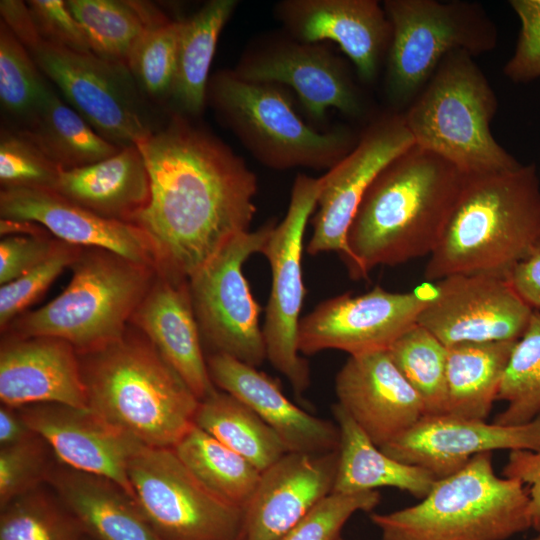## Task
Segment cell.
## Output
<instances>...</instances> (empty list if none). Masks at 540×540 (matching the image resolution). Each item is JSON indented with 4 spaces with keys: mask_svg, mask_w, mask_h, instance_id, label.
Returning a JSON list of instances; mask_svg holds the SVG:
<instances>
[{
    "mask_svg": "<svg viewBox=\"0 0 540 540\" xmlns=\"http://www.w3.org/2000/svg\"><path fill=\"white\" fill-rule=\"evenodd\" d=\"M66 3L83 28L91 52L127 67L154 7L142 2L118 0H68Z\"/></svg>",
    "mask_w": 540,
    "mask_h": 540,
    "instance_id": "obj_35",
    "label": "cell"
},
{
    "mask_svg": "<svg viewBox=\"0 0 540 540\" xmlns=\"http://www.w3.org/2000/svg\"><path fill=\"white\" fill-rule=\"evenodd\" d=\"M129 324L151 342L199 400L217 389L209 375L188 280L157 271Z\"/></svg>",
    "mask_w": 540,
    "mask_h": 540,
    "instance_id": "obj_25",
    "label": "cell"
},
{
    "mask_svg": "<svg viewBox=\"0 0 540 540\" xmlns=\"http://www.w3.org/2000/svg\"><path fill=\"white\" fill-rule=\"evenodd\" d=\"M507 403L494 423L520 425L540 414V311L534 310L524 334L516 341L498 392Z\"/></svg>",
    "mask_w": 540,
    "mask_h": 540,
    "instance_id": "obj_37",
    "label": "cell"
},
{
    "mask_svg": "<svg viewBox=\"0 0 540 540\" xmlns=\"http://www.w3.org/2000/svg\"><path fill=\"white\" fill-rule=\"evenodd\" d=\"M26 49L69 106L107 141L120 148L137 145L157 129L125 65L43 39Z\"/></svg>",
    "mask_w": 540,
    "mask_h": 540,
    "instance_id": "obj_11",
    "label": "cell"
},
{
    "mask_svg": "<svg viewBox=\"0 0 540 540\" xmlns=\"http://www.w3.org/2000/svg\"><path fill=\"white\" fill-rule=\"evenodd\" d=\"M540 175L534 164L466 176L425 267L430 281L456 274L508 278L540 245Z\"/></svg>",
    "mask_w": 540,
    "mask_h": 540,
    "instance_id": "obj_3",
    "label": "cell"
},
{
    "mask_svg": "<svg viewBox=\"0 0 540 540\" xmlns=\"http://www.w3.org/2000/svg\"><path fill=\"white\" fill-rule=\"evenodd\" d=\"M391 24L384 90L393 111L409 107L453 51L476 57L493 50L497 29L479 3L385 0Z\"/></svg>",
    "mask_w": 540,
    "mask_h": 540,
    "instance_id": "obj_9",
    "label": "cell"
},
{
    "mask_svg": "<svg viewBox=\"0 0 540 540\" xmlns=\"http://www.w3.org/2000/svg\"><path fill=\"white\" fill-rule=\"evenodd\" d=\"M238 540V539H237Z\"/></svg>",
    "mask_w": 540,
    "mask_h": 540,
    "instance_id": "obj_56",
    "label": "cell"
},
{
    "mask_svg": "<svg viewBox=\"0 0 540 540\" xmlns=\"http://www.w3.org/2000/svg\"><path fill=\"white\" fill-rule=\"evenodd\" d=\"M465 51L449 53L402 112L414 144L453 164L466 176L501 173L520 164L490 128L497 98L488 79Z\"/></svg>",
    "mask_w": 540,
    "mask_h": 540,
    "instance_id": "obj_6",
    "label": "cell"
},
{
    "mask_svg": "<svg viewBox=\"0 0 540 540\" xmlns=\"http://www.w3.org/2000/svg\"><path fill=\"white\" fill-rule=\"evenodd\" d=\"M338 450L287 452L261 472L238 540H277L333 493Z\"/></svg>",
    "mask_w": 540,
    "mask_h": 540,
    "instance_id": "obj_21",
    "label": "cell"
},
{
    "mask_svg": "<svg viewBox=\"0 0 540 540\" xmlns=\"http://www.w3.org/2000/svg\"><path fill=\"white\" fill-rule=\"evenodd\" d=\"M529 504L528 488L497 476L486 452L437 479L419 503L370 519L381 540H508L532 528Z\"/></svg>",
    "mask_w": 540,
    "mask_h": 540,
    "instance_id": "obj_5",
    "label": "cell"
},
{
    "mask_svg": "<svg viewBox=\"0 0 540 540\" xmlns=\"http://www.w3.org/2000/svg\"><path fill=\"white\" fill-rule=\"evenodd\" d=\"M502 476L522 482L529 492L532 528L540 530V450L510 451Z\"/></svg>",
    "mask_w": 540,
    "mask_h": 540,
    "instance_id": "obj_48",
    "label": "cell"
},
{
    "mask_svg": "<svg viewBox=\"0 0 540 540\" xmlns=\"http://www.w3.org/2000/svg\"><path fill=\"white\" fill-rule=\"evenodd\" d=\"M37 434L26 424L19 410L7 405L0 407V446L17 444Z\"/></svg>",
    "mask_w": 540,
    "mask_h": 540,
    "instance_id": "obj_51",
    "label": "cell"
},
{
    "mask_svg": "<svg viewBox=\"0 0 540 540\" xmlns=\"http://www.w3.org/2000/svg\"><path fill=\"white\" fill-rule=\"evenodd\" d=\"M172 449L204 487L222 500L245 508L261 475L248 460L195 424Z\"/></svg>",
    "mask_w": 540,
    "mask_h": 540,
    "instance_id": "obj_34",
    "label": "cell"
},
{
    "mask_svg": "<svg viewBox=\"0 0 540 540\" xmlns=\"http://www.w3.org/2000/svg\"><path fill=\"white\" fill-rule=\"evenodd\" d=\"M514 289L533 309H540V245L509 276Z\"/></svg>",
    "mask_w": 540,
    "mask_h": 540,
    "instance_id": "obj_49",
    "label": "cell"
},
{
    "mask_svg": "<svg viewBox=\"0 0 540 540\" xmlns=\"http://www.w3.org/2000/svg\"><path fill=\"white\" fill-rule=\"evenodd\" d=\"M390 457L422 467L441 479L461 470L478 454L494 450H540V414L520 425L487 423L449 414L425 415L381 446Z\"/></svg>",
    "mask_w": 540,
    "mask_h": 540,
    "instance_id": "obj_18",
    "label": "cell"
},
{
    "mask_svg": "<svg viewBox=\"0 0 540 540\" xmlns=\"http://www.w3.org/2000/svg\"><path fill=\"white\" fill-rule=\"evenodd\" d=\"M61 170L18 129H1V189L55 191Z\"/></svg>",
    "mask_w": 540,
    "mask_h": 540,
    "instance_id": "obj_41",
    "label": "cell"
},
{
    "mask_svg": "<svg viewBox=\"0 0 540 540\" xmlns=\"http://www.w3.org/2000/svg\"><path fill=\"white\" fill-rule=\"evenodd\" d=\"M0 14L1 21L6 24L25 48L42 39L33 22L27 3L18 0H1Z\"/></svg>",
    "mask_w": 540,
    "mask_h": 540,
    "instance_id": "obj_50",
    "label": "cell"
},
{
    "mask_svg": "<svg viewBox=\"0 0 540 540\" xmlns=\"http://www.w3.org/2000/svg\"><path fill=\"white\" fill-rule=\"evenodd\" d=\"M1 219L32 222L58 240L81 248H100L158 269L149 236L135 224L102 217L52 190H0Z\"/></svg>",
    "mask_w": 540,
    "mask_h": 540,
    "instance_id": "obj_22",
    "label": "cell"
},
{
    "mask_svg": "<svg viewBox=\"0 0 540 540\" xmlns=\"http://www.w3.org/2000/svg\"><path fill=\"white\" fill-rule=\"evenodd\" d=\"M539 175H540V172H539Z\"/></svg>",
    "mask_w": 540,
    "mask_h": 540,
    "instance_id": "obj_55",
    "label": "cell"
},
{
    "mask_svg": "<svg viewBox=\"0 0 540 540\" xmlns=\"http://www.w3.org/2000/svg\"><path fill=\"white\" fill-rule=\"evenodd\" d=\"M47 443L38 435L0 448V509L48 482L54 468Z\"/></svg>",
    "mask_w": 540,
    "mask_h": 540,
    "instance_id": "obj_42",
    "label": "cell"
},
{
    "mask_svg": "<svg viewBox=\"0 0 540 540\" xmlns=\"http://www.w3.org/2000/svg\"><path fill=\"white\" fill-rule=\"evenodd\" d=\"M377 490L332 493L277 540H338L357 512H371L380 503Z\"/></svg>",
    "mask_w": 540,
    "mask_h": 540,
    "instance_id": "obj_43",
    "label": "cell"
},
{
    "mask_svg": "<svg viewBox=\"0 0 540 540\" xmlns=\"http://www.w3.org/2000/svg\"><path fill=\"white\" fill-rule=\"evenodd\" d=\"M17 409L59 464L107 478L134 499L128 467L145 445L90 409L56 403Z\"/></svg>",
    "mask_w": 540,
    "mask_h": 540,
    "instance_id": "obj_19",
    "label": "cell"
},
{
    "mask_svg": "<svg viewBox=\"0 0 540 540\" xmlns=\"http://www.w3.org/2000/svg\"><path fill=\"white\" fill-rule=\"evenodd\" d=\"M516 341L461 343L447 347V413L486 420L497 400Z\"/></svg>",
    "mask_w": 540,
    "mask_h": 540,
    "instance_id": "obj_30",
    "label": "cell"
},
{
    "mask_svg": "<svg viewBox=\"0 0 540 540\" xmlns=\"http://www.w3.org/2000/svg\"><path fill=\"white\" fill-rule=\"evenodd\" d=\"M237 5L236 0H210L183 19L170 96L178 114L198 116L204 110L217 41Z\"/></svg>",
    "mask_w": 540,
    "mask_h": 540,
    "instance_id": "obj_31",
    "label": "cell"
},
{
    "mask_svg": "<svg viewBox=\"0 0 540 540\" xmlns=\"http://www.w3.org/2000/svg\"><path fill=\"white\" fill-rule=\"evenodd\" d=\"M413 144L402 112L375 118L359 134L356 146L322 175L307 253L334 251L345 258L347 234L368 187L392 159Z\"/></svg>",
    "mask_w": 540,
    "mask_h": 540,
    "instance_id": "obj_17",
    "label": "cell"
},
{
    "mask_svg": "<svg viewBox=\"0 0 540 540\" xmlns=\"http://www.w3.org/2000/svg\"><path fill=\"white\" fill-rule=\"evenodd\" d=\"M521 28L513 56L503 68L513 82L525 83L540 77V0H512Z\"/></svg>",
    "mask_w": 540,
    "mask_h": 540,
    "instance_id": "obj_45",
    "label": "cell"
},
{
    "mask_svg": "<svg viewBox=\"0 0 540 540\" xmlns=\"http://www.w3.org/2000/svg\"><path fill=\"white\" fill-rule=\"evenodd\" d=\"M284 86L240 78L233 69L210 77L207 102L221 122L263 165L331 169L357 144L345 126L320 132L296 113Z\"/></svg>",
    "mask_w": 540,
    "mask_h": 540,
    "instance_id": "obj_8",
    "label": "cell"
},
{
    "mask_svg": "<svg viewBox=\"0 0 540 540\" xmlns=\"http://www.w3.org/2000/svg\"><path fill=\"white\" fill-rule=\"evenodd\" d=\"M332 413L340 432L333 493H358L390 487L421 500L430 492L437 480L431 472L384 453L337 403L333 404Z\"/></svg>",
    "mask_w": 540,
    "mask_h": 540,
    "instance_id": "obj_29",
    "label": "cell"
},
{
    "mask_svg": "<svg viewBox=\"0 0 540 540\" xmlns=\"http://www.w3.org/2000/svg\"><path fill=\"white\" fill-rule=\"evenodd\" d=\"M530 540H540V530L537 531V535L534 536V537H533L532 539H530Z\"/></svg>",
    "mask_w": 540,
    "mask_h": 540,
    "instance_id": "obj_52",
    "label": "cell"
},
{
    "mask_svg": "<svg viewBox=\"0 0 540 540\" xmlns=\"http://www.w3.org/2000/svg\"><path fill=\"white\" fill-rule=\"evenodd\" d=\"M206 360L216 388L249 406L274 430L288 452L338 450L340 432L336 422L311 415L293 404L272 377L227 355L209 354Z\"/></svg>",
    "mask_w": 540,
    "mask_h": 540,
    "instance_id": "obj_26",
    "label": "cell"
},
{
    "mask_svg": "<svg viewBox=\"0 0 540 540\" xmlns=\"http://www.w3.org/2000/svg\"><path fill=\"white\" fill-rule=\"evenodd\" d=\"M275 225L270 220L238 234L188 280L203 347L209 354L227 355L256 368L267 359L262 307L243 266L252 255L263 253Z\"/></svg>",
    "mask_w": 540,
    "mask_h": 540,
    "instance_id": "obj_10",
    "label": "cell"
},
{
    "mask_svg": "<svg viewBox=\"0 0 540 540\" xmlns=\"http://www.w3.org/2000/svg\"><path fill=\"white\" fill-rule=\"evenodd\" d=\"M78 355L89 409L143 445L173 448L194 424L200 400L132 325Z\"/></svg>",
    "mask_w": 540,
    "mask_h": 540,
    "instance_id": "obj_4",
    "label": "cell"
},
{
    "mask_svg": "<svg viewBox=\"0 0 540 540\" xmlns=\"http://www.w3.org/2000/svg\"><path fill=\"white\" fill-rule=\"evenodd\" d=\"M0 400L13 408L56 403L89 409L76 349L56 337L4 333Z\"/></svg>",
    "mask_w": 540,
    "mask_h": 540,
    "instance_id": "obj_24",
    "label": "cell"
},
{
    "mask_svg": "<svg viewBox=\"0 0 540 540\" xmlns=\"http://www.w3.org/2000/svg\"><path fill=\"white\" fill-rule=\"evenodd\" d=\"M335 393L337 404L378 447L426 415L421 398L387 350L350 356L336 375Z\"/></svg>",
    "mask_w": 540,
    "mask_h": 540,
    "instance_id": "obj_23",
    "label": "cell"
},
{
    "mask_svg": "<svg viewBox=\"0 0 540 540\" xmlns=\"http://www.w3.org/2000/svg\"><path fill=\"white\" fill-rule=\"evenodd\" d=\"M70 269L57 297L18 316L2 334L60 338L78 354L97 350L124 335L157 272L100 248H81Z\"/></svg>",
    "mask_w": 540,
    "mask_h": 540,
    "instance_id": "obj_7",
    "label": "cell"
},
{
    "mask_svg": "<svg viewBox=\"0 0 540 540\" xmlns=\"http://www.w3.org/2000/svg\"><path fill=\"white\" fill-rule=\"evenodd\" d=\"M17 129L63 170L93 164L121 149L99 135L50 86L32 117Z\"/></svg>",
    "mask_w": 540,
    "mask_h": 540,
    "instance_id": "obj_32",
    "label": "cell"
},
{
    "mask_svg": "<svg viewBox=\"0 0 540 540\" xmlns=\"http://www.w3.org/2000/svg\"><path fill=\"white\" fill-rule=\"evenodd\" d=\"M421 398L426 415L447 413V347L418 323L387 350Z\"/></svg>",
    "mask_w": 540,
    "mask_h": 540,
    "instance_id": "obj_36",
    "label": "cell"
},
{
    "mask_svg": "<svg viewBox=\"0 0 540 540\" xmlns=\"http://www.w3.org/2000/svg\"><path fill=\"white\" fill-rule=\"evenodd\" d=\"M55 192L102 217L129 222L148 203L150 180L137 147L93 164L61 170Z\"/></svg>",
    "mask_w": 540,
    "mask_h": 540,
    "instance_id": "obj_28",
    "label": "cell"
},
{
    "mask_svg": "<svg viewBox=\"0 0 540 540\" xmlns=\"http://www.w3.org/2000/svg\"><path fill=\"white\" fill-rule=\"evenodd\" d=\"M322 185V176H296L286 215L276 223L262 253L269 262L272 277L262 327L266 355L274 369L287 378L297 395L310 385L309 366L298 348L301 310L306 294L302 269L303 240Z\"/></svg>",
    "mask_w": 540,
    "mask_h": 540,
    "instance_id": "obj_12",
    "label": "cell"
},
{
    "mask_svg": "<svg viewBox=\"0 0 540 540\" xmlns=\"http://www.w3.org/2000/svg\"><path fill=\"white\" fill-rule=\"evenodd\" d=\"M182 21L169 19L154 8L129 58L127 67L141 93L153 101L170 99Z\"/></svg>",
    "mask_w": 540,
    "mask_h": 540,
    "instance_id": "obj_38",
    "label": "cell"
},
{
    "mask_svg": "<svg viewBox=\"0 0 540 540\" xmlns=\"http://www.w3.org/2000/svg\"><path fill=\"white\" fill-rule=\"evenodd\" d=\"M26 3L44 41L77 52H91L86 34L66 1L30 0Z\"/></svg>",
    "mask_w": 540,
    "mask_h": 540,
    "instance_id": "obj_46",
    "label": "cell"
},
{
    "mask_svg": "<svg viewBox=\"0 0 540 540\" xmlns=\"http://www.w3.org/2000/svg\"><path fill=\"white\" fill-rule=\"evenodd\" d=\"M535 309L508 278L456 274L438 280L417 323L446 347L461 343L517 341Z\"/></svg>",
    "mask_w": 540,
    "mask_h": 540,
    "instance_id": "obj_16",
    "label": "cell"
},
{
    "mask_svg": "<svg viewBox=\"0 0 540 540\" xmlns=\"http://www.w3.org/2000/svg\"><path fill=\"white\" fill-rule=\"evenodd\" d=\"M0 540H82L78 522L61 503L39 488L0 509Z\"/></svg>",
    "mask_w": 540,
    "mask_h": 540,
    "instance_id": "obj_39",
    "label": "cell"
},
{
    "mask_svg": "<svg viewBox=\"0 0 540 540\" xmlns=\"http://www.w3.org/2000/svg\"><path fill=\"white\" fill-rule=\"evenodd\" d=\"M434 293L391 292L377 286L363 294L324 300L301 318L299 352L312 355L333 349L354 356L386 351L417 323Z\"/></svg>",
    "mask_w": 540,
    "mask_h": 540,
    "instance_id": "obj_14",
    "label": "cell"
},
{
    "mask_svg": "<svg viewBox=\"0 0 540 540\" xmlns=\"http://www.w3.org/2000/svg\"><path fill=\"white\" fill-rule=\"evenodd\" d=\"M338 540H348V539H345L343 536L340 537Z\"/></svg>",
    "mask_w": 540,
    "mask_h": 540,
    "instance_id": "obj_53",
    "label": "cell"
},
{
    "mask_svg": "<svg viewBox=\"0 0 540 540\" xmlns=\"http://www.w3.org/2000/svg\"><path fill=\"white\" fill-rule=\"evenodd\" d=\"M134 500L162 540H237L244 510L204 487L172 448L144 446L128 467Z\"/></svg>",
    "mask_w": 540,
    "mask_h": 540,
    "instance_id": "obj_13",
    "label": "cell"
},
{
    "mask_svg": "<svg viewBox=\"0 0 540 540\" xmlns=\"http://www.w3.org/2000/svg\"><path fill=\"white\" fill-rule=\"evenodd\" d=\"M48 483L93 540H162L135 500L113 481L61 464Z\"/></svg>",
    "mask_w": 540,
    "mask_h": 540,
    "instance_id": "obj_27",
    "label": "cell"
},
{
    "mask_svg": "<svg viewBox=\"0 0 540 540\" xmlns=\"http://www.w3.org/2000/svg\"><path fill=\"white\" fill-rule=\"evenodd\" d=\"M82 540H90V539H88L86 536H84Z\"/></svg>",
    "mask_w": 540,
    "mask_h": 540,
    "instance_id": "obj_54",
    "label": "cell"
},
{
    "mask_svg": "<svg viewBox=\"0 0 540 540\" xmlns=\"http://www.w3.org/2000/svg\"><path fill=\"white\" fill-rule=\"evenodd\" d=\"M137 147L150 196L130 223L151 239L157 271L189 280L232 238L250 230L257 178L225 143L178 113Z\"/></svg>",
    "mask_w": 540,
    "mask_h": 540,
    "instance_id": "obj_1",
    "label": "cell"
},
{
    "mask_svg": "<svg viewBox=\"0 0 540 540\" xmlns=\"http://www.w3.org/2000/svg\"><path fill=\"white\" fill-rule=\"evenodd\" d=\"M233 71L248 81L291 87L316 122L323 121L331 108L351 118L367 111L346 63L324 43L269 38L244 52Z\"/></svg>",
    "mask_w": 540,
    "mask_h": 540,
    "instance_id": "obj_15",
    "label": "cell"
},
{
    "mask_svg": "<svg viewBox=\"0 0 540 540\" xmlns=\"http://www.w3.org/2000/svg\"><path fill=\"white\" fill-rule=\"evenodd\" d=\"M194 424L260 472L288 452L274 430L249 406L218 388L200 400Z\"/></svg>",
    "mask_w": 540,
    "mask_h": 540,
    "instance_id": "obj_33",
    "label": "cell"
},
{
    "mask_svg": "<svg viewBox=\"0 0 540 540\" xmlns=\"http://www.w3.org/2000/svg\"><path fill=\"white\" fill-rule=\"evenodd\" d=\"M61 241L48 233L9 235L0 241V284H6L47 260Z\"/></svg>",
    "mask_w": 540,
    "mask_h": 540,
    "instance_id": "obj_47",
    "label": "cell"
},
{
    "mask_svg": "<svg viewBox=\"0 0 540 540\" xmlns=\"http://www.w3.org/2000/svg\"><path fill=\"white\" fill-rule=\"evenodd\" d=\"M81 247L62 242L44 262L0 287V327L5 331L13 320L39 298L71 264Z\"/></svg>",
    "mask_w": 540,
    "mask_h": 540,
    "instance_id": "obj_44",
    "label": "cell"
},
{
    "mask_svg": "<svg viewBox=\"0 0 540 540\" xmlns=\"http://www.w3.org/2000/svg\"><path fill=\"white\" fill-rule=\"evenodd\" d=\"M274 13L291 38L332 41L351 60L360 80L376 79L391 40V24L378 1L283 0Z\"/></svg>",
    "mask_w": 540,
    "mask_h": 540,
    "instance_id": "obj_20",
    "label": "cell"
},
{
    "mask_svg": "<svg viewBox=\"0 0 540 540\" xmlns=\"http://www.w3.org/2000/svg\"><path fill=\"white\" fill-rule=\"evenodd\" d=\"M465 179L449 161L416 144L392 159L368 187L349 228L342 260L350 277L430 256Z\"/></svg>",
    "mask_w": 540,
    "mask_h": 540,
    "instance_id": "obj_2",
    "label": "cell"
},
{
    "mask_svg": "<svg viewBox=\"0 0 540 540\" xmlns=\"http://www.w3.org/2000/svg\"><path fill=\"white\" fill-rule=\"evenodd\" d=\"M27 49L0 22V103L24 125L41 103L49 85Z\"/></svg>",
    "mask_w": 540,
    "mask_h": 540,
    "instance_id": "obj_40",
    "label": "cell"
}]
</instances>
